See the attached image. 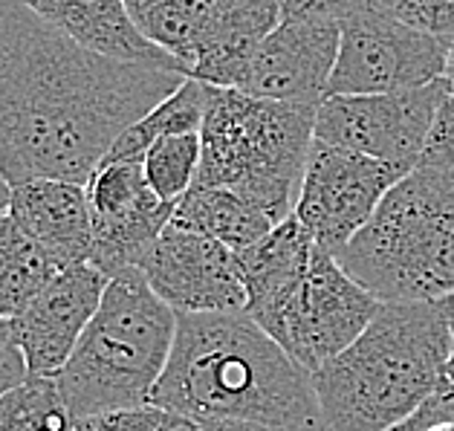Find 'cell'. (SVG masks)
I'll return each mask as SVG.
<instances>
[{"label": "cell", "instance_id": "cell-3", "mask_svg": "<svg viewBox=\"0 0 454 431\" xmlns=\"http://www.w3.org/2000/svg\"><path fill=\"white\" fill-rule=\"evenodd\" d=\"M454 336L437 302H382L371 325L313 373L327 431H385L426 403Z\"/></svg>", "mask_w": 454, "mask_h": 431}, {"label": "cell", "instance_id": "cell-8", "mask_svg": "<svg viewBox=\"0 0 454 431\" xmlns=\"http://www.w3.org/2000/svg\"><path fill=\"white\" fill-rule=\"evenodd\" d=\"M449 38L431 35L387 15L376 0L341 18V41L327 96H371L414 90L442 79Z\"/></svg>", "mask_w": 454, "mask_h": 431}, {"label": "cell", "instance_id": "cell-13", "mask_svg": "<svg viewBox=\"0 0 454 431\" xmlns=\"http://www.w3.org/2000/svg\"><path fill=\"white\" fill-rule=\"evenodd\" d=\"M110 278L90 261L64 267L12 322L29 377H59L102 304Z\"/></svg>", "mask_w": 454, "mask_h": 431}, {"label": "cell", "instance_id": "cell-24", "mask_svg": "<svg viewBox=\"0 0 454 431\" xmlns=\"http://www.w3.org/2000/svg\"><path fill=\"white\" fill-rule=\"evenodd\" d=\"M387 15L440 38L454 35V0H376Z\"/></svg>", "mask_w": 454, "mask_h": 431}, {"label": "cell", "instance_id": "cell-31", "mask_svg": "<svg viewBox=\"0 0 454 431\" xmlns=\"http://www.w3.org/2000/svg\"><path fill=\"white\" fill-rule=\"evenodd\" d=\"M437 307H440L442 318H446V322H449V327H451V336H454V293H449L446 298H440Z\"/></svg>", "mask_w": 454, "mask_h": 431}, {"label": "cell", "instance_id": "cell-28", "mask_svg": "<svg viewBox=\"0 0 454 431\" xmlns=\"http://www.w3.org/2000/svg\"><path fill=\"white\" fill-rule=\"evenodd\" d=\"M174 431H293V428L254 423V419H235V417H176Z\"/></svg>", "mask_w": 454, "mask_h": 431}, {"label": "cell", "instance_id": "cell-33", "mask_svg": "<svg viewBox=\"0 0 454 431\" xmlns=\"http://www.w3.org/2000/svg\"><path fill=\"white\" fill-rule=\"evenodd\" d=\"M9 203H12V185H9L4 176H0V215L9 212Z\"/></svg>", "mask_w": 454, "mask_h": 431}, {"label": "cell", "instance_id": "cell-7", "mask_svg": "<svg viewBox=\"0 0 454 431\" xmlns=\"http://www.w3.org/2000/svg\"><path fill=\"white\" fill-rule=\"evenodd\" d=\"M380 304L333 252L316 243L301 267L249 302L247 313L301 368L316 373L371 325Z\"/></svg>", "mask_w": 454, "mask_h": 431}, {"label": "cell", "instance_id": "cell-23", "mask_svg": "<svg viewBox=\"0 0 454 431\" xmlns=\"http://www.w3.org/2000/svg\"><path fill=\"white\" fill-rule=\"evenodd\" d=\"M414 168H423L437 180L454 185V93L442 98Z\"/></svg>", "mask_w": 454, "mask_h": 431}, {"label": "cell", "instance_id": "cell-1", "mask_svg": "<svg viewBox=\"0 0 454 431\" xmlns=\"http://www.w3.org/2000/svg\"><path fill=\"white\" fill-rule=\"evenodd\" d=\"M82 47L24 0H0V176L84 183L121 130L183 84Z\"/></svg>", "mask_w": 454, "mask_h": 431}, {"label": "cell", "instance_id": "cell-5", "mask_svg": "<svg viewBox=\"0 0 454 431\" xmlns=\"http://www.w3.org/2000/svg\"><path fill=\"white\" fill-rule=\"evenodd\" d=\"M174 336L176 313L151 290L142 270L110 278L93 322L55 377L73 417L148 405Z\"/></svg>", "mask_w": 454, "mask_h": 431}, {"label": "cell", "instance_id": "cell-6", "mask_svg": "<svg viewBox=\"0 0 454 431\" xmlns=\"http://www.w3.org/2000/svg\"><path fill=\"white\" fill-rule=\"evenodd\" d=\"M336 258L385 304L446 298L454 293V185L411 168Z\"/></svg>", "mask_w": 454, "mask_h": 431}, {"label": "cell", "instance_id": "cell-29", "mask_svg": "<svg viewBox=\"0 0 454 431\" xmlns=\"http://www.w3.org/2000/svg\"><path fill=\"white\" fill-rule=\"evenodd\" d=\"M284 18H345L364 0H278Z\"/></svg>", "mask_w": 454, "mask_h": 431}, {"label": "cell", "instance_id": "cell-14", "mask_svg": "<svg viewBox=\"0 0 454 431\" xmlns=\"http://www.w3.org/2000/svg\"><path fill=\"white\" fill-rule=\"evenodd\" d=\"M9 215L59 261L61 270L90 261L93 212L84 183L52 180V176L18 183L12 185Z\"/></svg>", "mask_w": 454, "mask_h": 431}, {"label": "cell", "instance_id": "cell-19", "mask_svg": "<svg viewBox=\"0 0 454 431\" xmlns=\"http://www.w3.org/2000/svg\"><path fill=\"white\" fill-rule=\"evenodd\" d=\"M208 93L212 84H206L194 75H185L183 84L174 93H168L160 105H153L142 119L121 130V137L110 145L102 162H125V160H142L148 148L162 137L174 134H200Z\"/></svg>", "mask_w": 454, "mask_h": 431}, {"label": "cell", "instance_id": "cell-26", "mask_svg": "<svg viewBox=\"0 0 454 431\" xmlns=\"http://www.w3.org/2000/svg\"><path fill=\"white\" fill-rule=\"evenodd\" d=\"M385 431H454V396L437 385L426 403Z\"/></svg>", "mask_w": 454, "mask_h": 431}, {"label": "cell", "instance_id": "cell-12", "mask_svg": "<svg viewBox=\"0 0 454 431\" xmlns=\"http://www.w3.org/2000/svg\"><path fill=\"white\" fill-rule=\"evenodd\" d=\"M341 41L339 18H281L235 90L275 102L321 105L327 98Z\"/></svg>", "mask_w": 454, "mask_h": 431}, {"label": "cell", "instance_id": "cell-32", "mask_svg": "<svg viewBox=\"0 0 454 431\" xmlns=\"http://www.w3.org/2000/svg\"><path fill=\"white\" fill-rule=\"evenodd\" d=\"M442 79L449 82V90L454 93V35L449 38V59H446V73H442Z\"/></svg>", "mask_w": 454, "mask_h": 431}, {"label": "cell", "instance_id": "cell-15", "mask_svg": "<svg viewBox=\"0 0 454 431\" xmlns=\"http://www.w3.org/2000/svg\"><path fill=\"white\" fill-rule=\"evenodd\" d=\"M24 4L87 50L142 67L183 73L168 52L142 35L125 0H24Z\"/></svg>", "mask_w": 454, "mask_h": 431}, {"label": "cell", "instance_id": "cell-16", "mask_svg": "<svg viewBox=\"0 0 454 431\" xmlns=\"http://www.w3.org/2000/svg\"><path fill=\"white\" fill-rule=\"evenodd\" d=\"M281 18L278 0H217L212 29L188 75L215 87H238L252 55Z\"/></svg>", "mask_w": 454, "mask_h": 431}, {"label": "cell", "instance_id": "cell-9", "mask_svg": "<svg viewBox=\"0 0 454 431\" xmlns=\"http://www.w3.org/2000/svg\"><path fill=\"white\" fill-rule=\"evenodd\" d=\"M408 171L362 151L313 139L295 215L321 247L339 255Z\"/></svg>", "mask_w": 454, "mask_h": 431}, {"label": "cell", "instance_id": "cell-25", "mask_svg": "<svg viewBox=\"0 0 454 431\" xmlns=\"http://www.w3.org/2000/svg\"><path fill=\"white\" fill-rule=\"evenodd\" d=\"M174 414L162 411L157 405H130V408H110L75 417V431H160Z\"/></svg>", "mask_w": 454, "mask_h": 431}, {"label": "cell", "instance_id": "cell-22", "mask_svg": "<svg viewBox=\"0 0 454 431\" xmlns=\"http://www.w3.org/2000/svg\"><path fill=\"white\" fill-rule=\"evenodd\" d=\"M200 157H203V142L200 134H174L162 137L148 148L142 157L145 165V176L151 189L157 192L165 203H174L192 189L200 171Z\"/></svg>", "mask_w": 454, "mask_h": 431}, {"label": "cell", "instance_id": "cell-34", "mask_svg": "<svg viewBox=\"0 0 454 431\" xmlns=\"http://www.w3.org/2000/svg\"><path fill=\"white\" fill-rule=\"evenodd\" d=\"M174 423H176V414H174V417H171L168 423H165V426H162L160 431H174Z\"/></svg>", "mask_w": 454, "mask_h": 431}, {"label": "cell", "instance_id": "cell-4", "mask_svg": "<svg viewBox=\"0 0 454 431\" xmlns=\"http://www.w3.org/2000/svg\"><path fill=\"white\" fill-rule=\"evenodd\" d=\"M316 110L318 105L275 102L212 84L194 183L238 192L281 223L295 212L307 153L316 139Z\"/></svg>", "mask_w": 454, "mask_h": 431}, {"label": "cell", "instance_id": "cell-20", "mask_svg": "<svg viewBox=\"0 0 454 431\" xmlns=\"http://www.w3.org/2000/svg\"><path fill=\"white\" fill-rule=\"evenodd\" d=\"M59 272V261L12 215H0V316H20Z\"/></svg>", "mask_w": 454, "mask_h": 431}, {"label": "cell", "instance_id": "cell-18", "mask_svg": "<svg viewBox=\"0 0 454 431\" xmlns=\"http://www.w3.org/2000/svg\"><path fill=\"white\" fill-rule=\"evenodd\" d=\"M130 18L188 75L212 29L217 0H125Z\"/></svg>", "mask_w": 454, "mask_h": 431}, {"label": "cell", "instance_id": "cell-27", "mask_svg": "<svg viewBox=\"0 0 454 431\" xmlns=\"http://www.w3.org/2000/svg\"><path fill=\"white\" fill-rule=\"evenodd\" d=\"M27 377H29L27 359L12 336V322L0 316V394L15 388V385H20Z\"/></svg>", "mask_w": 454, "mask_h": 431}, {"label": "cell", "instance_id": "cell-11", "mask_svg": "<svg viewBox=\"0 0 454 431\" xmlns=\"http://www.w3.org/2000/svg\"><path fill=\"white\" fill-rule=\"evenodd\" d=\"M139 270L174 313H247L235 249L200 231L168 223Z\"/></svg>", "mask_w": 454, "mask_h": 431}, {"label": "cell", "instance_id": "cell-21", "mask_svg": "<svg viewBox=\"0 0 454 431\" xmlns=\"http://www.w3.org/2000/svg\"><path fill=\"white\" fill-rule=\"evenodd\" d=\"M0 431H75L55 377H27L0 394Z\"/></svg>", "mask_w": 454, "mask_h": 431}, {"label": "cell", "instance_id": "cell-2", "mask_svg": "<svg viewBox=\"0 0 454 431\" xmlns=\"http://www.w3.org/2000/svg\"><path fill=\"white\" fill-rule=\"evenodd\" d=\"M151 405L176 417L327 431L313 373L249 313H176L174 348Z\"/></svg>", "mask_w": 454, "mask_h": 431}, {"label": "cell", "instance_id": "cell-17", "mask_svg": "<svg viewBox=\"0 0 454 431\" xmlns=\"http://www.w3.org/2000/svg\"><path fill=\"white\" fill-rule=\"evenodd\" d=\"M171 223L215 238L235 252L278 226L258 203L247 200L243 194L223 189V185L197 183L176 200Z\"/></svg>", "mask_w": 454, "mask_h": 431}, {"label": "cell", "instance_id": "cell-30", "mask_svg": "<svg viewBox=\"0 0 454 431\" xmlns=\"http://www.w3.org/2000/svg\"><path fill=\"white\" fill-rule=\"evenodd\" d=\"M440 388H446L451 396H454V345H451V353H449V359H446V368H442V377H440Z\"/></svg>", "mask_w": 454, "mask_h": 431}, {"label": "cell", "instance_id": "cell-10", "mask_svg": "<svg viewBox=\"0 0 454 431\" xmlns=\"http://www.w3.org/2000/svg\"><path fill=\"white\" fill-rule=\"evenodd\" d=\"M449 90L446 79L400 93L327 96L316 110V139L411 171L428 139L431 121Z\"/></svg>", "mask_w": 454, "mask_h": 431}]
</instances>
